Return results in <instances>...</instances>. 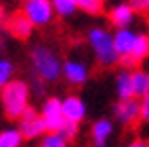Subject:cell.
<instances>
[{
  "label": "cell",
  "instance_id": "cell-1",
  "mask_svg": "<svg viewBox=\"0 0 149 147\" xmlns=\"http://www.w3.org/2000/svg\"><path fill=\"white\" fill-rule=\"evenodd\" d=\"M28 96L30 90L22 81H12L2 88V106L10 120L24 116V112L28 110Z\"/></svg>",
  "mask_w": 149,
  "mask_h": 147
},
{
  "label": "cell",
  "instance_id": "cell-2",
  "mask_svg": "<svg viewBox=\"0 0 149 147\" xmlns=\"http://www.w3.org/2000/svg\"><path fill=\"white\" fill-rule=\"evenodd\" d=\"M88 43L90 47L94 49V55H96L98 63L104 67L116 65L120 61V55L116 51V43H114V37L102 28H94L90 29L88 33Z\"/></svg>",
  "mask_w": 149,
  "mask_h": 147
},
{
  "label": "cell",
  "instance_id": "cell-3",
  "mask_svg": "<svg viewBox=\"0 0 149 147\" xmlns=\"http://www.w3.org/2000/svg\"><path fill=\"white\" fill-rule=\"evenodd\" d=\"M31 61H33V69L36 73L43 79V81H55L61 75V63L55 57V53L47 47H36L31 53Z\"/></svg>",
  "mask_w": 149,
  "mask_h": 147
},
{
  "label": "cell",
  "instance_id": "cell-4",
  "mask_svg": "<svg viewBox=\"0 0 149 147\" xmlns=\"http://www.w3.org/2000/svg\"><path fill=\"white\" fill-rule=\"evenodd\" d=\"M24 14L30 18L33 26H47L55 18L53 0H28L24 6Z\"/></svg>",
  "mask_w": 149,
  "mask_h": 147
},
{
  "label": "cell",
  "instance_id": "cell-5",
  "mask_svg": "<svg viewBox=\"0 0 149 147\" xmlns=\"http://www.w3.org/2000/svg\"><path fill=\"white\" fill-rule=\"evenodd\" d=\"M45 125H47V132L51 133H59V130L65 125V114H63V102L57 98H49L43 104V112H41Z\"/></svg>",
  "mask_w": 149,
  "mask_h": 147
},
{
  "label": "cell",
  "instance_id": "cell-6",
  "mask_svg": "<svg viewBox=\"0 0 149 147\" xmlns=\"http://www.w3.org/2000/svg\"><path fill=\"white\" fill-rule=\"evenodd\" d=\"M20 132L26 139H33L37 135H41L43 132H47V125H45L43 118H39L36 114V110L28 106V110L20 118Z\"/></svg>",
  "mask_w": 149,
  "mask_h": 147
},
{
  "label": "cell",
  "instance_id": "cell-7",
  "mask_svg": "<svg viewBox=\"0 0 149 147\" xmlns=\"http://www.w3.org/2000/svg\"><path fill=\"white\" fill-rule=\"evenodd\" d=\"M149 55V36L147 33H137V39H135V45L132 53L127 57H122V65L126 67H135L137 63H141L143 59Z\"/></svg>",
  "mask_w": 149,
  "mask_h": 147
},
{
  "label": "cell",
  "instance_id": "cell-8",
  "mask_svg": "<svg viewBox=\"0 0 149 147\" xmlns=\"http://www.w3.org/2000/svg\"><path fill=\"white\" fill-rule=\"evenodd\" d=\"M116 118L122 124H134L137 118H141V106L137 100H120L116 104Z\"/></svg>",
  "mask_w": 149,
  "mask_h": 147
},
{
  "label": "cell",
  "instance_id": "cell-9",
  "mask_svg": "<svg viewBox=\"0 0 149 147\" xmlns=\"http://www.w3.org/2000/svg\"><path fill=\"white\" fill-rule=\"evenodd\" d=\"M63 114H65V120L67 122L79 124L82 118H84V114H86L84 102H82L79 96H67L63 100Z\"/></svg>",
  "mask_w": 149,
  "mask_h": 147
},
{
  "label": "cell",
  "instance_id": "cell-10",
  "mask_svg": "<svg viewBox=\"0 0 149 147\" xmlns=\"http://www.w3.org/2000/svg\"><path fill=\"white\" fill-rule=\"evenodd\" d=\"M135 39H137V33L132 31L130 28L118 29V31H116V36H114V43H116V51H118L120 59L127 57V55L132 53V49H134V45H135Z\"/></svg>",
  "mask_w": 149,
  "mask_h": 147
},
{
  "label": "cell",
  "instance_id": "cell-11",
  "mask_svg": "<svg viewBox=\"0 0 149 147\" xmlns=\"http://www.w3.org/2000/svg\"><path fill=\"white\" fill-rule=\"evenodd\" d=\"M31 28H33V24L30 22V18L24 14H14L10 18V22H8V29H10V33L18 39H26V37H30L31 33Z\"/></svg>",
  "mask_w": 149,
  "mask_h": 147
},
{
  "label": "cell",
  "instance_id": "cell-12",
  "mask_svg": "<svg viewBox=\"0 0 149 147\" xmlns=\"http://www.w3.org/2000/svg\"><path fill=\"white\" fill-rule=\"evenodd\" d=\"M63 73H65V79L71 84H82V82L86 81V77H88V69H86L84 63L71 59V61H67L63 65Z\"/></svg>",
  "mask_w": 149,
  "mask_h": 147
},
{
  "label": "cell",
  "instance_id": "cell-13",
  "mask_svg": "<svg viewBox=\"0 0 149 147\" xmlns=\"http://www.w3.org/2000/svg\"><path fill=\"white\" fill-rule=\"evenodd\" d=\"M110 22L120 29H126L130 24L134 22V8L132 4H118L112 8L110 12Z\"/></svg>",
  "mask_w": 149,
  "mask_h": 147
},
{
  "label": "cell",
  "instance_id": "cell-14",
  "mask_svg": "<svg viewBox=\"0 0 149 147\" xmlns=\"http://www.w3.org/2000/svg\"><path fill=\"white\" fill-rule=\"evenodd\" d=\"M116 88H118L120 100H132L134 98V82H132V75L127 71H122L116 79Z\"/></svg>",
  "mask_w": 149,
  "mask_h": 147
},
{
  "label": "cell",
  "instance_id": "cell-15",
  "mask_svg": "<svg viewBox=\"0 0 149 147\" xmlns=\"http://www.w3.org/2000/svg\"><path fill=\"white\" fill-rule=\"evenodd\" d=\"M110 133H112V124L108 120H98L92 125V139L96 145H104L106 139L110 137Z\"/></svg>",
  "mask_w": 149,
  "mask_h": 147
},
{
  "label": "cell",
  "instance_id": "cell-16",
  "mask_svg": "<svg viewBox=\"0 0 149 147\" xmlns=\"http://www.w3.org/2000/svg\"><path fill=\"white\" fill-rule=\"evenodd\" d=\"M132 82H134V96H145L149 94V73L145 71H135L132 73Z\"/></svg>",
  "mask_w": 149,
  "mask_h": 147
},
{
  "label": "cell",
  "instance_id": "cell-17",
  "mask_svg": "<svg viewBox=\"0 0 149 147\" xmlns=\"http://www.w3.org/2000/svg\"><path fill=\"white\" fill-rule=\"evenodd\" d=\"M24 135L20 130H4L0 132V147H20Z\"/></svg>",
  "mask_w": 149,
  "mask_h": 147
},
{
  "label": "cell",
  "instance_id": "cell-18",
  "mask_svg": "<svg viewBox=\"0 0 149 147\" xmlns=\"http://www.w3.org/2000/svg\"><path fill=\"white\" fill-rule=\"evenodd\" d=\"M53 8L59 16H71L77 10V0H53Z\"/></svg>",
  "mask_w": 149,
  "mask_h": 147
},
{
  "label": "cell",
  "instance_id": "cell-19",
  "mask_svg": "<svg viewBox=\"0 0 149 147\" xmlns=\"http://www.w3.org/2000/svg\"><path fill=\"white\" fill-rule=\"evenodd\" d=\"M77 6L88 14H100L102 12V2H98V0H77Z\"/></svg>",
  "mask_w": 149,
  "mask_h": 147
},
{
  "label": "cell",
  "instance_id": "cell-20",
  "mask_svg": "<svg viewBox=\"0 0 149 147\" xmlns=\"http://www.w3.org/2000/svg\"><path fill=\"white\" fill-rule=\"evenodd\" d=\"M41 147H67V141L59 133H47L41 141Z\"/></svg>",
  "mask_w": 149,
  "mask_h": 147
},
{
  "label": "cell",
  "instance_id": "cell-21",
  "mask_svg": "<svg viewBox=\"0 0 149 147\" xmlns=\"http://www.w3.org/2000/svg\"><path fill=\"white\" fill-rule=\"evenodd\" d=\"M12 65H10V61H0V86H6L10 81V77H12Z\"/></svg>",
  "mask_w": 149,
  "mask_h": 147
},
{
  "label": "cell",
  "instance_id": "cell-22",
  "mask_svg": "<svg viewBox=\"0 0 149 147\" xmlns=\"http://www.w3.org/2000/svg\"><path fill=\"white\" fill-rule=\"evenodd\" d=\"M77 130H79V124H73V122H65V125L59 130V135L63 137L65 141L73 139L74 135H77Z\"/></svg>",
  "mask_w": 149,
  "mask_h": 147
},
{
  "label": "cell",
  "instance_id": "cell-23",
  "mask_svg": "<svg viewBox=\"0 0 149 147\" xmlns=\"http://www.w3.org/2000/svg\"><path fill=\"white\" fill-rule=\"evenodd\" d=\"M141 120L143 122H149V94H145L141 98Z\"/></svg>",
  "mask_w": 149,
  "mask_h": 147
},
{
  "label": "cell",
  "instance_id": "cell-24",
  "mask_svg": "<svg viewBox=\"0 0 149 147\" xmlns=\"http://www.w3.org/2000/svg\"><path fill=\"white\" fill-rule=\"evenodd\" d=\"M132 8L137 12H145L149 10V0H132Z\"/></svg>",
  "mask_w": 149,
  "mask_h": 147
},
{
  "label": "cell",
  "instance_id": "cell-25",
  "mask_svg": "<svg viewBox=\"0 0 149 147\" xmlns=\"http://www.w3.org/2000/svg\"><path fill=\"white\" fill-rule=\"evenodd\" d=\"M127 147H149V145L145 143V141H134L132 145H127Z\"/></svg>",
  "mask_w": 149,
  "mask_h": 147
},
{
  "label": "cell",
  "instance_id": "cell-26",
  "mask_svg": "<svg viewBox=\"0 0 149 147\" xmlns=\"http://www.w3.org/2000/svg\"><path fill=\"white\" fill-rule=\"evenodd\" d=\"M2 16H4V10H2V6H0V20H2Z\"/></svg>",
  "mask_w": 149,
  "mask_h": 147
},
{
  "label": "cell",
  "instance_id": "cell-27",
  "mask_svg": "<svg viewBox=\"0 0 149 147\" xmlns=\"http://www.w3.org/2000/svg\"><path fill=\"white\" fill-rule=\"evenodd\" d=\"M0 51H2V37H0Z\"/></svg>",
  "mask_w": 149,
  "mask_h": 147
},
{
  "label": "cell",
  "instance_id": "cell-28",
  "mask_svg": "<svg viewBox=\"0 0 149 147\" xmlns=\"http://www.w3.org/2000/svg\"><path fill=\"white\" fill-rule=\"evenodd\" d=\"M96 147H106V143H104V145H96Z\"/></svg>",
  "mask_w": 149,
  "mask_h": 147
},
{
  "label": "cell",
  "instance_id": "cell-29",
  "mask_svg": "<svg viewBox=\"0 0 149 147\" xmlns=\"http://www.w3.org/2000/svg\"><path fill=\"white\" fill-rule=\"evenodd\" d=\"M98 2H104V0H98Z\"/></svg>",
  "mask_w": 149,
  "mask_h": 147
},
{
  "label": "cell",
  "instance_id": "cell-30",
  "mask_svg": "<svg viewBox=\"0 0 149 147\" xmlns=\"http://www.w3.org/2000/svg\"><path fill=\"white\" fill-rule=\"evenodd\" d=\"M24 2H28V0H24Z\"/></svg>",
  "mask_w": 149,
  "mask_h": 147
}]
</instances>
